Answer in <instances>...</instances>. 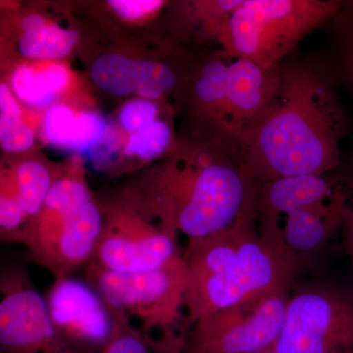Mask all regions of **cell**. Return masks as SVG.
<instances>
[{"label":"cell","mask_w":353,"mask_h":353,"mask_svg":"<svg viewBox=\"0 0 353 353\" xmlns=\"http://www.w3.org/2000/svg\"><path fill=\"white\" fill-rule=\"evenodd\" d=\"M339 85L333 59L294 52L281 62L277 90L241 145L256 185L340 166L350 121Z\"/></svg>","instance_id":"obj_1"},{"label":"cell","mask_w":353,"mask_h":353,"mask_svg":"<svg viewBox=\"0 0 353 353\" xmlns=\"http://www.w3.org/2000/svg\"><path fill=\"white\" fill-rule=\"evenodd\" d=\"M183 259L189 328L220 309L292 289L299 267L282 234L259 229L257 208L218 233L188 241Z\"/></svg>","instance_id":"obj_2"},{"label":"cell","mask_w":353,"mask_h":353,"mask_svg":"<svg viewBox=\"0 0 353 353\" xmlns=\"http://www.w3.org/2000/svg\"><path fill=\"white\" fill-rule=\"evenodd\" d=\"M189 161L166 167L148 192L146 208L163 226L199 240L256 208L257 185L240 154L201 141Z\"/></svg>","instance_id":"obj_3"},{"label":"cell","mask_w":353,"mask_h":353,"mask_svg":"<svg viewBox=\"0 0 353 353\" xmlns=\"http://www.w3.org/2000/svg\"><path fill=\"white\" fill-rule=\"evenodd\" d=\"M85 269V280L109 307L130 318L153 352L183 353L189 330L183 254L161 268L141 273H114L94 265Z\"/></svg>","instance_id":"obj_4"},{"label":"cell","mask_w":353,"mask_h":353,"mask_svg":"<svg viewBox=\"0 0 353 353\" xmlns=\"http://www.w3.org/2000/svg\"><path fill=\"white\" fill-rule=\"evenodd\" d=\"M341 0H241L228 16L219 46L230 57L266 68L296 52L311 32L340 12Z\"/></svg>","instance_id":"obj_5"},{"label":"cell","mask_w":353,"mask_h":353,"mask_svg":"<svg viewBox=\"0 0 353 353\" xmlns=\"http://www.w3.org/2000/svg\"><path fill=\"white\" fill-rule=\"evenodd\" d=\"M276 353H353V290L312 285L290 294Z\"/></svg>","instance_id":"obj_6"},{"label":"cell","mask_w":353,"mask_h":353,"mask_svg":"<svg viewBox=\"0 0 353 353\" xmlns=\"http://www.w3.org/2000/svg\"><path fill=\"white\" fill-rule=\"evenodd\" d=\"M290 290L220 309L190 325L183 353H260L273 347L284 324Z\"/></svg>","instance_id":"obj_7"},{"label":"cell","mask_w":353,"mask_h":353,"mask_svg":"<svg viewBox=\"0 0 353 353\" xmlns=\"http://www.w3.org/2000/svg\"><path fill=\"white\" fill-rule=\"evenodd\" d=\"M0 353H83L58 333L24 264H0Z\"/></svg>","instance_id":"obj_8"},{"label":"cell","mask_w":353,"mask_h":353,"mask_svg":"<svg viewBox=\"0 0 353 353\" xmlns=\"http://www.w3.org/2000/svg\"><path fill=\"white\" fill-rule=\"evenodd\" d=\"M181 255L175 232L131 209H119L103 212L101 240L88 265L114 273H141L161 268Z\"/></svg>","instance_id":"obj_9"},{"label":"cell","mask_w":353,"mask_h":353,"mask_svg":"<svg viewBox=\"0 0 353 353\" xmlns=\"http://www.w3.org/2000/svg\"><path fill=\"white\" fill-rule=\"evenodd\" d=\"M58 333L83 353H101L113 329L110 308L90 283L72 276L53 280L46 296Z\"/></svg>","instance_id":"obj_10"},{"label":"cell","mask_w":353,"mask_h":353,"mask_svg":"<svg viewBox=\"0 0 353 353\" xmlns=\"http://www.w3.org/2000/svg\"><path fill=\"white\" fill-rule=\"evenodd\" d=\"M353 165L343 162L322 175L288 176L257 185V223L263 233L281 234L279 219L309 204L350 199Z\"/></svg>","instance_id":"obj_11"},{"label":"cell","mask_w":353,"mask_h":353,"mask_svg":"<svg viewBox=\"0 0 353 353\" xmlns=\"http://www.w3.org/2000/svg\"><path fill=\"white\" fill-rule=\"evenodd\" d=\"M279 65L266 68L243 58L230 57L228 114L230 132L240 152L246 134L277 90Z\"/></svg>","instance_id":"obj_12"},{"label":"cell","mask_w":353,"mask_h":353,"mask_svg":"<svg viewBox=\"0 0 353 353\" xmlns=\"http://www.w3.org/2000/svg\"><path fill=\"white\" fill-rule=\"evenodd\" d=\"M230 57L220 48L202 58L192 80V97L201 143L241 154L230 132L228 114V66Z\"/></svg>","instance_id":"obj_13"},{"label":"cell","mask_w":353,"mask_h":353,"mask_svg":"<svg viewBox=\"0 0 353 353\" xmlns=\"http://www.w3.org/2000/svg\"><path fill=\"white\" fill-rule=\"evenodd\" d=\"M352 199L309 204L284 216L281 234L285 246L301 261L322 252L341 232Z\"/></svg>","instance_id":"obj_14"},{"label":"cell","mask_w":353,"mask_h":353,"mask_svg":"<svg viewBox=\"0 0 353 353\" xmlns=\"http://www.w3.org/2000/svg\"><path fill=\"white\" fill-rule=\"evenodd\" d=\"M55 180L50 169L36 160H25L9 173L0 174V183L20 201L31 222L43 208L46 194Z\"/></svg>","instance_id":"obj_15"},{"label":"cell","mask_w":353,"mask_h":353,"mask_svg":"<svg viewBox=\"0 0 353 353\" xmlns=\"http://www.w3.org/2000/svg\"><path fill=\"white\" fill-rule=\"evenodd\" d=\"M68 81V71L60 64L41 69L23 65L15 69L11 78L14 94L32 108L50 105Z\"/></svg>","instance_id":"obj_16"},{"label":"cell","mask_w":353,"mask_h":353,"mask_svg":"<svg viewBox=\"0 0 353 353\" xmlns=\"http://www.w3.org/2000/svg\"><path fill=\"white\" fill-rule=\"evenodd\" d=\"M80 34L54 25H46L39 31L22 34L18 50L23 57L32 59H57L69 54Z\"/></svg>","instance_id":"obj_17"},{"label":"cell","mask_w":353,"mask_h":353,"mask_svg":"<svg viewBox=\"0 0 353 353\" xmlns=\"http://www.w3.org/2000/svg\"><path fill=\"white\" fill-rule=\"evenodd\" d=\"M139 60H132L121 54L99 57L92 64V77L102 90L115 95L136 92L138 83Z\"/></svg>","instance_id":"obj_18"},{"label":"cell","mask_w":353,"mask_h":353,"mask_svg":"<svg viewBox=\"0 0 353 353\" xmlns=\"http://www.w3.org/2000/svg\"><path fill=\"white\" fill-rule=\"evenodd\" d=\"M90 201L92 194L80 176H61L51 185L39 213L48 219H63Z\"/></svg>","instance_id":"obj_19"},{"label":"cell","mask_w":353,"mask_h":353,"mask_svg":"<svg viewBox=\"0 0 353 353\" xmlns=\"http://www.w3.org/2000/svg\"><path fill=\"white\" fill-rule=\"evenodd\" d=\"M328 25L336 44L333 61L339 82L347 87L353 99V1H343L340 12Z\"/></svg>","instance_id":"obj_20"},{"label":"cell","mask_w":353,"mask_h":353,"mask_svg":"<svg viewBox=\"0 0 353 353\" xmlns=\"http://www.w3.org/2000/svg\"><path fill=\"white\" fill-rule=\"evenodd\" d=\"M173 132L170 125L157 119L139 132L132 134L125 152L143 160L154 159L163 154L172 145Z\"/></svg>","instance_id":"obj_21"},{"label":"cell","mask_w":353,"mask_h":353,"mask_svg":"<svg viewBox=\"0 0 353 353\" xmlns=\"http://www.w3.org/2000/svg\"><path fill=\"white\" fill-rule=\"evenodd\" d=\"M110 310L113 316L112 333L101 353H154L138 327L126 314L116 309Z\"/></svg>","instance_id":"obj_22"},{"label":"cell","mask_w":353,"mask_h":353,"mask_svg":"<svg viewBox=\"0 0 353 353\" xmlns=\"http://www.w3.org/2000/svg\"><path fill=\"white\" fill-rule=\"evenodd\" d=\"M30 223L20 201L0 192V245H24Z\"/></svg>","instance_id":"obj_23"},{"label":"cell","mask_w":353,"mask_h":353,"mask_svg":"<svg viewBox=\"0 0 353 353\" xmlns=\"http://www.w3.org/2000/svg\"><path fill=\"white\" fill-rule=\"evenodd\" d=\"M108 134V125L101 116L85 112L76 116L68 148L78 152H90L101 143Z\"/></svg>","instance_id":"obj_24"},{"label":"cell","mask_w":353,"mask_h":353,"mask_svg":"<svg viewBox=\"0 0 353 353\" xmlns=\"http://www.w3.org/2000/svg\"><path fill=\"white\" fill-rule=\"evenodd\" d=\"M76 116L65 105L51 106L43 121L44 136L54 145L68 146Z\"/></svg>","instance_id":"obj_25"},{"label":"cell","mask_w":353,"mask_h":353,"mask_svg":"<svg viewBox=\"0 0 353 353\" xmlns=\"http://www.w3.org/2000/svg\"><path fill=\"white\" fill-rule=\"evenodd\" d=\"M158 114L159 108L154 101L136 99L127 103L121 110V124L128 132L134 134L157 121Z\"/></svg>","instance_id":"obj_26"},{"label":"cell","mask_w":353,"mask_h":353,"mask_svg":"<svg viewBox=\"0 0 353 353\" xmlns=\"http://www.w3.org/2000/svg\"><path fill=\"white\" fill-rule=\"evenodd\" d=\"M109 6L116 13L127 20H141L152 17L165 6L161 0H111Z\"/></svg>","instance_id":"obj_27"},{"label":"cell","mask_w":353,"mask_h":353,"mask_svg":"<svg viewBox=\"0 0 353 353\" xmlns=\"http://www.w3.org/2000/svg\"><path fill=\"white\" fill-rule=\"evenodd\" d=\"M34 143L32 130L21 122L11 130L10 132L0 141L2 150L6 152H19L29 150Z\"/></svg>","instance_id":"obj_28"},{"label":"cell","mask_w":353,"mask_h":353,"mask_svg":"<svg viewBox=\"0 0 353 353\" xmlns=\"http://www.w3.org/2000/svg\"><path fill=\"white\" fill-rule=\"evenodd\" d=\"M0 114H6L13 119L22 122V110L13 92L6 83H0Z\"/></svg>","instance_id":"obj_29"},{"label":"cell","mask_w":353,"mask_h":353,"mask_svg":"<svg viewBox=\"0 0 353 353\" xmlns=\"http://www.w3.org/2000/svg\"><path fill=\"white\" fill-rule=\"evenodd\" d=\"M341 233L343 236V246H345L353 264V196L343 226H341Z\"/></svg>","instance_id":"obj_30"},{"label":"cell","mask_w":353,"mask_h":353,"mask_svg":"<svg viewBox=\"0 0 353 353\" xmlns=\"http://www.w3.org/2000/svg\"><path fill=\"white\" fill-rule=\"evenodd\" d=\"M46 25L48 24H46V20L39 15H29L21 21L22 34L39 31Z\"/></svg>","instance_id":"obj_31"},{"label":"cell","mask_w":353,"mask_h":353,"mask_svg":"<svg viewBox=\"0 0 353 353\" xmlns=\"http://www.w3.org/2000/svg\"><path fill=\"white\" fill-rule=\"evenodd\" d=\"M15 119H13L10 116L6 115V114H0V141H2L7 134L10 132L16 125L19 124Z\"/></svg>","instance_id":"obj_32"},{"label":"cell","mask_w":353,"mask_h":353,"mask_svg":"<svg viewBox=\"0 0 353 353\" xmlns=\"http://www.w3.org/2000/svg\"><path fill=\"white\" fill-rule=\"evenodd\" d=\"M260 353H276V352H272V350H266V352H260Z\"/></svg>","instance_id":"obj_33"}]
</instances>
